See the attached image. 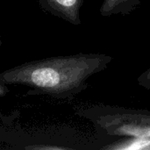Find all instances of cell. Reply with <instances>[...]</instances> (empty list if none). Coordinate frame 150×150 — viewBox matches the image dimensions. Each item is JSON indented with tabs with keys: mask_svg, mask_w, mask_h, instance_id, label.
I'll return each mask as SVG.
<instances>
[{
	"mask_svg": "<svg viewBox=\"0 0 150 150\" xmlns=\"http://www.w3.org/2000/svg\"><path fill=\"white\" fill-rule=\"evenodd\" d=\"M112 59L98 53L50 57L7 69L0 74V81L25 85L57 98H72L88 87L93 75L107 69Z\"/></svg>",
	"mask_w": 150,
	"mask_h": 150,
	"instance_id": "1",
	"label": "cell"
},
{
	"mask_svg": "<svg viewBox=\"0 0 150 150\" xmlns=\"http://www.w3.org/2000/svg\"><path fill=\"white\" fill-rule=\"evenodd\" d=\"M142 0H104L99 11L103 17L127 15L134 11Z\"/></svg>",
	"mask_w": 150,
	"mask_h": 150,
	"instance_id": "4",
	"label": "cell"
},
{
	"mask_svg": "<svg viewBox=\"0 0 150 150\" xmlns=\"http://www.w3.org/2000/svg\"><path fill=\"white\" fill-rule=\"evenodd\" d=\"M40 8L72 25L82 24L81 8L83 0H37Z\"/></svg>",
	"mask_w": 150,
	"mask_h": 150,
	"instance_id": "3",
	"label": "cell"
},
{
	"mask_svg": "<svg viewBox=\"0 0 150 150\" xmlns=\"http://www.w3.org/2000/svg\"><path fill=\"white\" fill-rule=\"evenodd\" d=\"M137 81L141 86L150 91V67L138 77Z\"/></svg>",
	"mask_w": 150,
	"mask_h": 150,
	"instance_id": "6",
	"label": "cell"
},
{
	"mask_svg": "<svg viewBox=\"0 0 150 150\" xmlns=\"http://www.w3.org/2000/svg\"><path fill=\"white\" fill-rule=\"evenodd\" d=\"M78 114L108 136L150 137V111L105 105L81 108Z\"/></svg>",
	"mask_w": 150,
	"mask_h": 150,
	"instance_id": "2",
	"label": "cell"
},
{
	"mask_svg": "<svg viewBox=\"0 0 150 150\" xmlns=\"http://www.w3.org/2000/svg\"><path fill=\"white\" fill-rule=\"evenodd\" d=\"M102 149L150 150V137H124V139L104 146Z\"/></svg>",
	"mask_w": 150,
	"mask_h": 150,
	"instance_id": "5",
	"label": "cell"
},
{
	"mask_svg": "<svg viewBox=\"0 0 150 150\" xmlns=\"http://www.w3.org/2000/svg\"><path fill=\"white\" fill-rule=\"evenodd\" d=\"M25 149H69L67 147L60 146H29Z\"/></svg>",
	"mask_w": 150,
	"mask_h": 150,
	"instance_id": "7",
	"label": "cell"
},
{
	"mask_svg": "<svg viewBox=\"0 0 150 150\" xmlns=\"http://www.w3.org/2000/svg\"><path fill=\"white\" fill-rule=\"evenodd\" d=\"M7 85H8V84L4 83L3 82L0 81V98L4 97V96L9 92V89H8Z\"/></svg>",
	"mask_w": 150,
	"mask_h": 150,
	"instance_id": "8",
	"label": "cell"
},
{
	"mask_svg": "<svg viewBox=\"0 0 150 150\" xmlns=\"http://www.w3.org/2000/svg\"><path fill=\"white\" fill-rule=\"evenodd\" d=\"M1 45H2V40H1V36H0V47H1Z\"/></svg>",
	"mask_w": 150,
	"mask_h": 150,
	"instance_id": "9",
	"label": "cell"
}]
</instances>
